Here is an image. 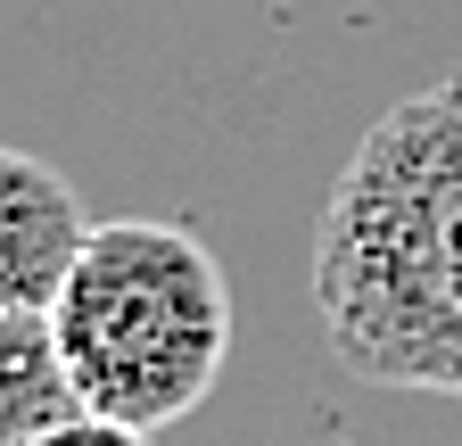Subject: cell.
I'll return each mask as SVG.
<instances>
[{
  "mask_svg": "<svg viewBox=\"0 0 462 446\" xmlns=\"http://www.w3.org/2000/svg\"><path fill=\"white\" fill-rule=\"evenodd\" d=\"M330 356L404 397H462V75L396 99L314 215Z\"/></svg>",
  "mask_w": 462,
  "mask_h": 446,
  "instance_id": "cell-1",
  "label": "cell"
},
{
  "mask_svg": "<svg viewBox=\"0 0 462 446\" xmlns=\"http://www.w3.org/2000/svg\"><path fill=\"white\" fill-rule=\"evenodd\" d=\"M83 413L173 430L215 397L231 364V282L182 223H91V240L50 306Z\"/></svg>",
  "mask_w": 462,
  "mask_h": 446,
  "instance_id": "cell-2",
  "label": "cell"
},
{
  "mask_svg": "<svg viewBox=\"0 0 462 446\" xmlns=\"http://www.w3.org/2000/svg\"><path fill=\"white\" fill-rule=\"evenodd\" d=\"M91 240L75 182L33 149H0V306H58L67 273Z\"/></svg>",
  "mask_w": 462,
  "mask_h": 446,
  "instance_id": "cell-3",
  "label": "cell"
},
{
  "mask_svg": "<svg viewBox=\"0 0 462 446\" xmlns=\"http://www.w3.org/2000/svg\"><path fill=\"white\" fill-rule=\"evenodd\" d=\"M75 372L58 348V322L42 306H0V446H25L58 422H75Z\"/></svg>",
  "mask_w": 462,
  "mask_h": 446,
  "instance_id": "cell-4",
  "label": "cell"
},
{
  "mask_svg": "<svg viewBox=\"0 0 462 446\" xmlns=\"http://www.w3.org/2000/svg\"><path fill=\"white\" fill-rule=\"evenodd\" d=\"M25 446H157V430H133V422H107V413H75V422H58Z\"/></svg>",
  "mask_w": 462,
  "mask_h": 446,
  "instance_id": "cell-5",
  "label": "cell"
}]
</instances>
